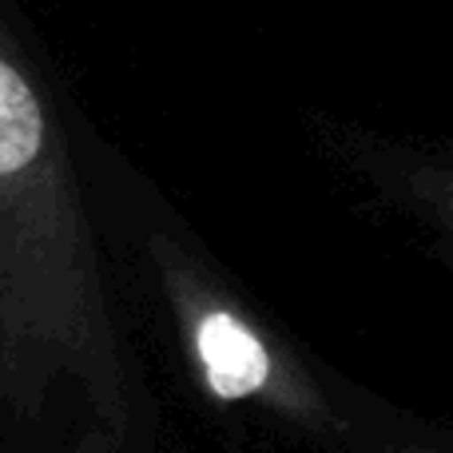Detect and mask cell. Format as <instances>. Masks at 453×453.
<instances>
[{"label":"cell","instance_id":"1","mask_svg":"<svg viewBox=\"0 0 453 453\" xmlns=\"http://www.w3.org/2000/svg\"><path fill=\"white\" fill-rule=\"evenodd\" d=\"M64 394L124 438L132 406L96 223L68 135L0 20V406L36 422Z\"/></svg>","mask_w":453,"mask_h":453},{"label":"cell","instance_id":"2","mask_svg":"<svg viewBox=\"0 0 453 453\" xmlns=\"http://www.w3.org/2000/svg\"><path fill=\"white\" fill-rule=\"evenodd\" d=\"M151 263L191 370L215 402H250L306 430L334 422L326 394L303 370V362L188 250L172 239H151Z\"/></svg>","mask_w":453,"mask_h":453},{"label":"cell","instance_id":"3","mask_svg":"<svg viewBox=\"0 0 453 453\" xmlns=\"http://www.w3.org/2000/svg\"><path fill=\"white\" fill-rule=\"evenodd\" d=\"M406 191H410V203H418L441 231L453 234V164H441V159L410 164Z\"/></svg>","mask_w":453,"mask_h":453},{"label":"cell","instance_id":"4","mask_svg":"<svg viewBox=\"0 0 453 453\" xmlns=\"http://www.w3.org/2000/svg\"><path fill=\"white\" fill-rule=\"evenodd\" d=\"M378 453H441V449H378Z\"/></svg>","mask_w":453,"mask_h":453}]
</instances>
